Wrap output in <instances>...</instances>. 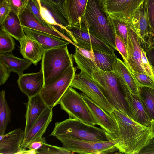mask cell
I'll return each mask as SVG.
<instances>
[{
  "instance_id": "obj_26",
  "label": "cell",
  "mask_w": 154,
  "mask_h": 154,
  "mask_svg": "<svg viewBox=\"0 0 154 154\" xmlns=\"http://www.w3.org/2000/svg\"><path fill=\"white\" fill-rule=\"evenodd\" d=\"M0 61L3 63L11 72L17 73L19 77L32 64L28 59L15 56L12 52L0 54Z\"/></svg>"
},
{
  "instance_id": "obj_11",
  "label": "cell",
  "mask_w": 154,
  "mask_h": 154,
  "mask_svg": "<svg viewBox=\"0 0 154 154\" xmlns=\"http://www.w3.org/2000/svg\"><path fill=\"white\" fill-rule=\"evenodd\" d=\"M144 0H109L103 6L109 16L129 23Z\"/></svg>"
},
{
  "instance_id": "obj_21",
  "label": "cell",
  "mask_w": 154,
  "mask_h": 154,
  "mask_svg": "<svg viewBox=\"0 0 154 154\" xmlns=\"http://www.w3.org/2000/svg\"><path fill=\"white\" fill-rule=\"evenodd\" d=\"M24 130L18 128L0 135V154H20Z\"/></svg>"
},
{
  "instance_id": "obj_1",
  "label": "cell",
  "mask_w": 154,
  "mask_h": 154,
  "mask_svg": "<svg viewBox=\"0 0 154 154\" xmlns=\"http://www.w3.org/2000/svg\"><path fill=\"white\" fill-rule=\"evenodd\" d=\"M73 57L80 72L95 83L113 108L131 118L127 103L114 72L101 70L92 60L82 56L77 51Z\"/></svg>"
},
{
  "instance_id": "obj_14",
  "label": "cell",
  "mask_w": 154,
  "mask_h": 154,
  "mask_svg": "<svg viewBox=\"0 0 154 154\" xmlns=\"http://www.w3.org/2000/svg\"><path fill=\"white\" fill-rule=\"evenodd\" d=\"M121 88L129 109L131 118L142 125L150 126L151 119L139 96L132 93L126 87Z\"/></svg>"
},
{
  "instance_id": "obj_5",
  "label": "cell",
  "mask_w": 154,
  "mask_h": 154,
  "mask_svg": "<svg viewBox=\"0 0 154 154\" xmlns=\"http://www.w3.org/2000/svg\"><path fill=\"white\" fill-rule=\"evenodd\" d=\"M73 57L67 45L44 51L41 68L44 77L42 88L55 81L68 67L73 66Z\"/></svg>"
},
{
  "instance_id": "obj_37",
  "label": "cell",
  "mask_w": 154,
  "mask_h": 154,
  "mask_svg": "<svg viewBox=\"0 0 154 154\" xmlns=\"http://www.w3.org/2000/svg\"><path fill=\"white\" fill-rule=\"evenodd\" d=\"M115 42L116 50L121 55L124 61L125 62L128 57V52L126 46L122 38L116 34Z\"/></svg>"
},
{
  "instance_id": "obj_15",
  "label": "cell",
  "mask_w": 154,
  "mask_h": 154,
  "mask_svg": "<svg viewBox=\"0 0 154 154\" xmlns=\"http://www.w3.org/2000/svg\"><path fill=\"white\" fill-rule=\"evenodd\" d=\"M80 94L91 113L96 125L111 135L116 132V127L113 119L109 113L104 111L83 93Z\"/></svg>"
},
{
  "instance_id": "obj_33",
  "label": "cell",
  "mask_w": 154,
  "mask_h": 154,
  "mask_svg": "<svg viewBox=\"0 0 154 154\" xmlns=\"http://www.w3.org/2000/svg\"><path fill=\"white\" fill-rule=\"evenodd\" d=\"M37 154H71L75 153L66 148L52 145L44 143L42 146L37 150Z\"/></svg>"
},
{
  "instance_id": "obj_28",
  "label": "cell",
  "mask_w": 154,
  "mask_h": 154,
  "mask_svg": "<svg viewBox=\"0 0 154 154\" xmlns=\"http://www.w3.org/2000/svg\"><path fill=\"white\" fill-rule=\"evenodd\" d=\"M94 60L93 61L100 69L110 72L113 71L115 63L117 57L115 54H111L93 50Z\"/></svg>"
},
{
  "instance_id": "obj_30",
  "label": "cell",
  "mask_w": 154,
  "mask_h": 154,
  "mask_svg": "<svg viewBox=\"0 0 154 154\" xmlns=\"http://www.w3.org/2000/svg\"><path fill=\"white\" fill-rule=\"evenodd\" d=\"M5 91L0 92V135L5 134L7 127L11 120V112L5 97Z\"/></svg>"
},
{
  "instance_id": "obj_46",
  "label": "cell",
  "mask_w": 154,
  "mask_h": 154,
  "mask_svg": "<svg viewBox=\"0 0 154 154\" xmlns=\"http://www.w3.org/2000/svg\"><path fill=\"white\" fill-rule=\"evenodd\" d=\"M53 3L57 6L60 10L61 2L63 0H47Z\"/></svg>"
},
{
  "instance_id": "obj_13",
  "label": "cell",
  "mask_w": 154,
  "mask_h": 154,
  "mask_svg": "<svg viewBox=\"0 0 154 154\" xmlns=\"http://www.w3.org/2000/svg\"><path fill=\"white\" fill-rule=\"evenodd\" d=\"M38 0L43 19L69 37V32L66 28L69 24L57 6L47 0Z\"/></svg>"
},
{
  "instance_id": "obj_39",
  "label": "cell",
  "mask_w": 154,
  "mask_h": 154,
  "mask_svg": "<svg viewBox=\"0 0 154 154\" xmlns=\"http://www.w3.org/2000/svg\"><path fill=\"white\" fill-rule=\"evenodd\" d=\"M12 10L8 2L2 0L0 4V25H1L9 14Z\"/></svg>"
},
{
  "instance_id": "obj_6",
  "label": "cell",
  "mask_w": 154,
  "mask_h": 154,
  "mask_svg": "<svg viewBox=\"0 0 154 154\" xmlns=\"http://www.w3.org/2000/svg\"><path fill=\"white\" fill-rule=\"evenodd\" d=\"M55 137L61 142L63 147L75 153L109 154L119 151L116 138L106 141H92L80 140L66 135Z\"/></svg>"
},
{
  "instance_id": "obj_48",
  "label": "cell",
  "mask_w": 154,
  "mask_h": 154,
  "mask_svg": "<svg viewBox=\"0 0 154 154\" xmlns=\"http://www.w3.org/2000/svg\"><path fill=\"white\" fill-rule=\"evenodd\" d=\"M151 128V134L152 138H154V120H151L150 126Z\"/></svg>"
},
{
  "instance_id": "obj_36",
  "label": "cell",
  "mask_w": 154,
  "mask_h": 154,
  "mask_svg": "<svg viewBox=\"0 0 154 154\" xmlns=\"http://www.w3.org/2000/svg\"><path fill=\"white\" fill-rule=\"evenodd\" d=\"M141 54V63L146 74L154 81V67L149 61L145 51L142 47Z\"/></svg>"
},
{
  "instance_id": "obj_41",
  "label": "cell",
  "mask_w": 154,
  "mask_h": 154,
  "mask_svg": "<svg viewBox=\"0 0 154 154\" xmlns=\"http://www.w3.org/2000/svg\"><path fill=\"white\" fill-rule=\"evenodd\" d=\"M11 72L7 67L0 61V85L5 83L10 76Z\"/></svg>"
},
{
  "instance_id": "obj_17",
  "label": "cell",
  "mask_w": 154,
  "mask_h": 154,
  "mask_svg": "<svg viewBox=\"0 0 154 154\" xmlns=\"http://www.w3.org/2000/svg\"><path fill=\"white\" fill-rule=\"evenodd\" d=\"M18 16L21 24L23 27L54 35L66 40L74 45V43L68 36L60 32L53 26H47L41 23L26 7Z\"/></svg>"
},
{
  "instance_id": "obj_25",
  "label": "cell",
  "mask_w": 154,
  "mask_h": 154,
  "mask_svg": "<svg viewBox=\"0 0 154 154\" xmlns=\"http://www.w3.org/2000/svg\"><path fill=\"white\" fill-rule=\"evenodd\" d=\"M20 53L24 58L31 61L35 66L42 59L44 50L36 41L26 35L19 41Z\"/></svg>"
},
{
  "instance_id": "obj_49",
  "label": "cell",
  "mask_w": 154,
  "mask_h": 154,
  "mask_svg": "<svg viewBox=\"0 0 154 154\" xmlns=\"http://www.w3.org/2000/svg\"><path fill=\"white\" fill-rule=\"evenodd\" d=\"M102 4L103 5H104L106 4L108 1L109 0H100Z\"/></svg>"
},
{
  "instance_id": "obj_9",
  "label": "cell",
  "mask_w": 154,
  "mask_h": 154,
  "mask_svg": "<svg viewBox=\"0 0 154 154\" xmlns=\"http://www.w3.org/2000/svg\"><path fill=\"white\" fill-rule=\"evenodd\" d=\"M66 28L69 32V37L75 43V47L77 46L92 52L95 50L115 54L114 49L89 33L83 25H69Z\"/></svg>"
},
{
  "instance_id": "obj_45",
  "label": "cell",
  "mask_w": 154,
  "mask_h": 154,
  "mask_svg": "<svg viewBox=\"0 0 154 154\" xmlns=\"http://www.w3.org/2000/svg\"><path fill=\"white\" fill-rule=\"evenodd\" d=\"M75 47V50L78 52L82 56L94 61V57L93 51H91L88 50L80 48L76 46Z\"/></svg>"
},
{
  "instance_id": "obj_23",
  "label": "cell",
  "mask_w": 154,
  "mask_h": 154,
  "mask_svg": "<svg viewBox=\"0 0 154 154\" xmlns=\"http://www.w3.org/2000/svg\"><path fill=\"white\" fill-rule=\"evenodd\" d=\"M113 71L120 86L126 87L132 93L139 96V87L134 76L124 61L117 58L114 65Z\"/></svg>"
},
{
  "instance_id": "obj_3",
  "label": "cell",
  "mask_w": 154,
  "mask_h": 154,
  "mask_svg": "<svg viewBox=\"0 0 154 154\" xmlns=\"http://www.w3.org/2000/svg\"><path fill=\"white\" fill-rule=\"evenodd\" d=\"M80 24L92 35L116 50V33L100 0H88Z\"/></svg>"
},
{
  "instance_id": "obj_42",
  "label": "cell",
  "mask_w": 154,
  "mask_h": 154,
  "mask_svg": "<svg viewBox=\"0 0 154 154\" xmlns=\"http://www.w3.org/2000/svg\"><path fill=\"white\" fill-rule=\"evenodd\" d=\"M142 48L145 51L149 61L154 67V41Z\"/></svg>"
},
{
  "instance_id": "obj_47",
  "label": "cell",
  "mask_w": 154,
  "mask_h": 154,
  "mask_svg": "<svg viewBox=\"0 0 154 154\" xmlns=\"http://www.w3.org/2000/svg\"><path fill=\"white\" fill-rule=\"evenodd\" d=\"M20 154H37V150H24L22 151Z\"/></svg>"
},
{
  "instance_id": "obj_34",
  "label": "cell",
  "mask_w": 154,
  "mask_h": 154,
  "mask_svg": "<svg viewBox=\"0 0 154 154\" xmlns=\"http://www.w3.org/2000/svg\"><path fill=\"white\" fill-rule=\"evenodd\" d=\"M128 67L134 76L139 87L154 89V81L152 79L146 74L135 72Z\"/></svg>"
},
{
  "instance_id": "obj_2",
  "label": "cell",
  "mask_w": 154,
  "mask_h": 154,
  "mask_svg": "<svg viewBox=\"0 0 154 154\" xmlns=\"http://www.w3.org/2000/svg\"><path fill=\"white\" fill-rule=\"evenodd\" d=\"M110 115L116 125V133L112 135L117 139L119 152L139 154L152 139L150 126L142 125L115 109Z\"/></svg>"
},
{
  "instance_id": "obj_44",
  "label": "cell",
  "mask_w": 154,
  "mask_h": 154,
  "mask_svg": "<svg viewBox=\"0 0 154 154\" xmlns=\"http://www.w3.org/2000/svg\"><path fill=\"white\" fill-rule=\"evenodd\" d=\"M139 154H154V138L151 139L149 143L141 149Z\"/></svg>"
},
{
  "instance_id": "obj_43",
  "label": "cell",
  "mask_w": 154,
  "mask_h": 154,
  "mask_svg": "<svg viewBox=\"0 0 154 154\" xmlns=\"http://www.w3.org/2000/svg\"><path fill=\"white\" fill-rule=\"evenodd\" d=\"M46 143V139L42 137L31 143L27 146L29 150H37L40 148L44 143Z\"/></svg>"
},
{
  "instance_id": "obj_27",
  "label": "cell",
  "mask_w": 154,
  "mask_h": 154,
  "mask_svg": "<svg viewBox=\"0 0 154 154\" xmlns=\"http://www.w3.org/2000/svg\"><path fill=\"white\" fill-rule=\"evenodd\" d=\"M0 26L1 28L19 41L26 35L18 15L12 11Z\"/></svg>"
},
{
  "instance_id": "obj_35",
  "label": "cell",
  "mask_w": 154,
  "mask_h": 154,
  "mask_svg": "<svg viewBox=\"0 0 154 154\" xmlns=\"http://www.w3.org/2000/svg\"><path fill=\"white\" fill-rule=\"evenodd\" d=\"M26 7L29 8L38 20L44 24L51 26L46 22L42 18L40 11V7L38 0H28Z\"/></svg>"
},
{
  "instance_id": "obj_32",
  "label": "cell",
  "mask_w": 154,
  "mask_h": 154,
  "mask_svg": "<svg viewBox=\"0 0 154 154\" xmlns=\"http://www.w3.org/2000/svg\"><path fill=\"white\" fill-rule=\"evenodd\" d=\"M15 48L13 37L1 28L0 31V54L12 52Z\"/></svg>"
},
{
  "instance_id": "obj_20",
  "label": "cell",
  "mask_w": 154,
  "mask_h": 154,
  "mask_svg": "<svg viewBox=\"0 0 154 154\" xmlns=\"http://www.w3.org/2000/svg\"><path fill=\"white\" fill-rule=\"evenodd\" d=\"M17 82L21 91L28 98L39 94L44 83L42 69L37 72L23 74L19 77Z\"/></svg>"
},
{
  "instance_id": "obj_40",
  "label": "cell",
  "mask_w": 154,
  "mask_h": 154,
  "mask_svg": "<svg viewBox=\"0 0 154 154\" xmlns=\"http://www.w3.org/2000/svg\"><path fill=\"white\" fill-rule=\"evenodd\" d=\"M151 32L154 34V0H146Z\"/></svg>"
},
{
  "instance_id": "obj_7",
  "label": "cell",
  "mask_w": 154,
  "mask_h": 154,
  "mask_svg": "<svg viewBox=\"0 0 154 154\" xmlns=\"http://www.w3.org/2000/svg\"><path fill=\"white\" fill-rule=\"evenodd\" d=\"M59 104L69 117L88 124L96 125L80 94L73 88L69 87L61 98Z\"/></svg>"
},
{
  "instance_id": "obj_31",
  "label": "cell",
  "mask_w": 154,
  "mask_h": 154,
  "mask_svg": "<svg viewBox=\"0 0 154 154\" xmlns=\"http://www.w3.org/2000/svg\"><path fill=\"white\" fill-rule=\"evenodd\" d=\"M108 17L116 35H117L122 38L127 47L128 38L127 23L109 16Z\"/></svg>"
},
{
  "instance_id": "obj_51",
  "label": "cell",
  "mask_w": 154,
  "mask_h": 154,
  "mask_svg": "<svg viewBox=\"0 0 154 154\" xmlns=\"http://www.w3.org/2000/svg\"><path fill=\"white\" fill-rule=\"evenodd\" d=\"M2 0H0V2H1V1H2Z\"/></svg>"
},
{
  "instance_id": "obj_12",
  "label": "cell",
  "mask_w": 154,
  "mask_h": 154,
  "mask_svg": "<svg viewBox=\"0 0 154 154\" xmlns=\"http://www.w3.org/2000/svg\"><path fill=\"white\" fill-rule=\"evenodd\" d=\"M127 24L128 57L126 61L124 62L132 70L146 74L141 63V46L139 38L130 23Z\"/></svg>"
},
{
  "instance_id": "obj_22",
  "label": "cell",
  "mask_w": 154,
  "mask_h": 154,
  "mask_svg": "<svg viewBox=\"0 0 154 154\" xmlns=\"http://www.w3.org/2000/svg\"><path fill=\"white\" fill-rule=\"evenodd\" d=\"M25 35L37 42L44 51L63 47L71 43L68 41L54 35L24 27Z\"/></svg>"
},
{
  "instance_id": "obj_50",
  "label": "cell",
  "mask_w": 154,
  "mask_h": 154,
  "mask_svg": "<svg viewBox=\"0 0 154 154\" xmlns=\"http://www.w3.org/2000/svg\"><path fill=\"white\" fill-rule=\"evenodd\" d=\"M23 2H27L28 0H22Z\"/></svg>"
},
{
  "instance_id": "obj_29",
  "label": "cell",
  "mask_w": 154,
  "mask_h": 154,
  "mask_svg": "<svg viewBox=\"0 0 154 154\" xmlns=\"http://www.w3.org/2000/svg\"><path fill=\"white\" fill-rule=\"evenodd\" d=\"M139 96L151 120H154V89L139 87Z\"/></svg>"
},
{
  "instance_id": "obj_16",
  "label": "cell",
  "mask_w": 154,
  "mask_h": 154,
  "mask_svg": "<svg viewBox=\"0 0 154 154\" xmlns=\"http://www.w3.org/2000/svg\"><path fill=\"white\" fill-rule=\"evenodd\" d=\"M52 116L53 108L47 107L30 130L24 136L21 145V152L26 150L27 146L31 143L42 137L52 121Z\"/></svg>"
},
{
  "instance_id": "obj_4",
  "label": "cell",
  "mask_w": 154,
  "mask_h": 154,
  "mask_svg": "<svg viewBox=\"0 0 154 154\" xmlns=\"http://www.w3.org/2000/svg\"><path fill=\"white\" fill-rule=\"evenodd\" d=\"M66 135L85 140L103 141L113 137L102 128L85 123L69 117L61 122H57L50 136Z\"/></svg>"
},
{
  "instance_id": "obj_10",
  "label": "cell",
  "mask_w": 154,
  "mask_h": 154,
  "mask_svg": "<svg viewBox=\"0 0 154 154\" xmlns=\"http://www.w3.org/2000/svg\"><path fill=\"white\" fill-rule=\"evenodd\" d=\"M70 86L81 91L107 113L110 114L113 111L114 108L99 86L81 72L76 74Z\"/></svg>"
},
{
  "instance_id": "obj_19",
  "label": "cell",
  "mask_w": 154,
  "mask_h": 154,
  "mask_svg": "<svg viewBox=\"0 0 154 154\" xmlns=\"http://www.w3.org/2000/svg\"><path fill=\"white\" fill-rule=\"evenodd\" d=\"M88 0H63L60 10L69 25L79 26Z\"/></svg>"
},
{
  "instance_id": "obj_18",
  "label": "cell",
  "mask_w": 154,
  "mask_h": 154,
  "mask_svg": "<svg viewBox=\"0 0 154 154\" xmlns=\"http://www.w3.org/2000/svg\"><path fill=\"white\" fill-rule=\"evenodd\" d=\"M139 38L140 43H144L152 32H151L146 0L135 12L129 23Z\"/></svg>"
},
{
  "instance_id": "obj_24",
  "label": "cell",
  "mask_w": 154,
  "mask_h": 154,
  "mask_svg": "<svg viewBox=\"0 0 154 154\" xmlns=\"http://www.w3.org/2000/svg\"><path fill=\"white\" fill-rule=\"evenodd\" d=\"M25 104L26 124L24 136L30 130L38 117L47 107L39 94L28 98Z\"/></svg>"
},
{
  "instance_id": "obj_8",
  "label": "cell",
  "mask_w": 154,
  "mask_h": 154,
  "mask_svg": "<svg viewBox=\"0 0 154 154\" xmlns=\"http://www.w3.org/2000/svg\"><path fill=\"white\" fill-rule=\"evenodd\" d=\"M76 68L68 67L55 81L42 88L39 94L47 107L53 108L70 87L76 75Z\"/></svg>"
},
{
  "instance_id": "obj_38",
  "label": "cell",
  "mask_w": 154,
  "mask_h": 154,
  "mask_svg": "<svg viewBox=\"0 0 154 154\" xmlns=\"http://www.w3.org/2000/svg\"><path fill=\"white\" fill-rule=\"evenodd\" d=\"M9 3L12 11L18 15L20 14L26 8L27 2L22 0H6Z\"/></svg>"
}]
</instances>
